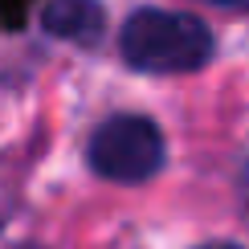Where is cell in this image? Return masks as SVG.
I'll list each match as a JSON object with an SVG mask.
<instances>
[{"label":"cell","mask_w":249,"mask_h":249,"mask_svg":"<svg viewBox=\"0 0 249 249\" xmlns=\"http://www.w3.org/2000/svg\"><path fill=\"white\" fill-rule=\"evenodd\" d=\"M237 200H241V216L249 221V151L241 160V172H237Z\"/></svg>","instance_id":"277c9868"},{"label":"cell","mask_w":249,"mask_h":249,"mask_svg":"<svg viewBox=\"0 0 249 249\" xmlns=\"http://www.w3.org/2000/svg\"><path fill=\"white\" fill-rule=\"evenodd\" d=\"M41 29L57 41L94 49L107 37V8H102V0H45Z\"/></svg>","instance_id":"3957f363"},{"label":"cell","mask_w":249,"mask_h":249,"mask_svg":"<svg viewBox=\"0 0 249 249\" xmlns=\"http://www.w3.org/2000/svg\"><path fill=\"white\" fill-rule=\"evenodd\" d=\"M119 53L139 74H196L216 57V37L196 13L143 4L123 20Z\"/></svg>","instance_id":"6da1fadb"},{"label":"cell","mask_w":249,"mask_h":249,"mask_svg":"<svg viewBox=\"0 0 249 249\" xmlns=\"http://www.w3.org/2000/svg\"><path fill=\"white\" fill-rule=\"evenodd\" d=\"M168 160L160 123L147 115H110L98 123L86 143V163L98 180L110 184H147Z\"/></svg>","instance_id":"7a4b0ae2"},{"label":"cell","mask_w":249,"mask_h":249,"mask_svg":"<svg viewBox=\"0 0 249 249\" xmlns=\"http://www.w3.org/2000/svg\"><path fill=\"white\" fill-rule=\"evenodd\" d=\"M17 249H41V245H17Z\"/></svg>","instance_id":"52a82bcc"},{"label":"cell","mask_w":249,"mask_h":249,"mask_svg":"<svg viewBox=\"0 0 249 249\" xmlns=\"http://www.w3.org/2000/svg\"><path fill=\"white\" fill-rule=\"evenodd\" d=\"M196 249H241V245H233V241H213V245H196Z\"/></svg>","instance_id":"8992f818"},{"label":"cell","mask_w":249,"mask_h":249,"mask_svg":"<svg viewBox=\"0 0 249 249\" xmlns=\"http://www.w3.org/2000/svg\"><path fill=\"white\" fill-rule=\"evenodd\" d=\"M200 4H213V8H229V13H249V0H200Z\"/></svg>","instance_id":"5b68a950"}]
</instances>
